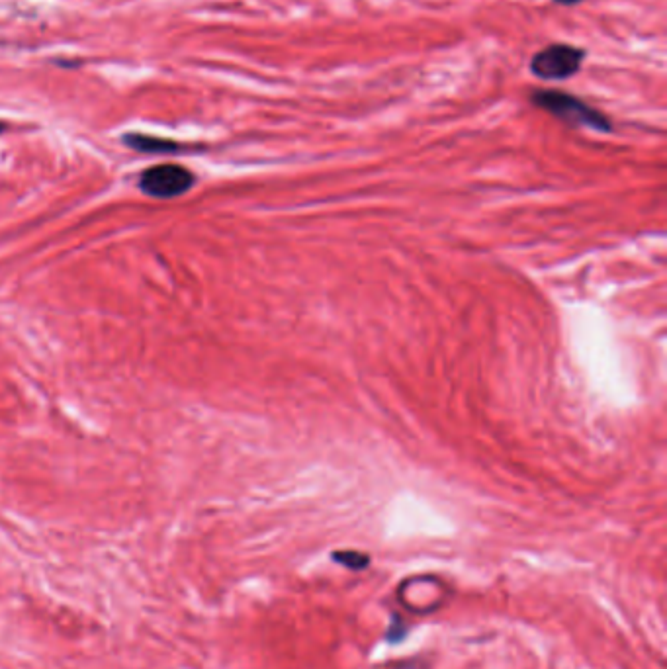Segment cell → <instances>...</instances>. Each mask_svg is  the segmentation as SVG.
<instances>
[{"mask_svg": "<svg viewBox=\"0 0 667 669\" xmlns=\"http://www.w3.org/2000/svg\"><path fill=\"white\" fill-rule=\"evenodd\" d=\"M533 102L550 112L552 116H556L558 120L570 124V126H583V128H591L595 132H611V120L595 110L593 106L585 104L583 100H579L576 96L562 92V90H534Z\"/></svg>", "mask_w": 667, "mask_h": 669, "instance_id": "cell-1", "label": "cell"}, {"mask_svg": "<svg viewBox=\"0 0 667 669\" xmlns=\"http://www.w3.org/2000/svg\"><path fill=\"white\" fill-rule=\"evenodd\" d=\"M585 51L568 44H552L540 49L531 61V71L544 81H564L578 73Z\"/></svg>", "mask_w": 667, "mask_h": 669, "instance_id": "cell-2", "label": "cell"}, {"mask_svg": "<svg viewBox=\"0 0 667 669\" xmlns=\"http://www.w3.org/2000/svg\"><path fill=\"white\" fill-rule=\"evenodd\" d=\"M4 130H6V126H4V124H0V134H2Z\"/></svg>", "mask_w": 667, "mask_h": 669, "instance_id": "cell-7", "label": "cell"}, {"mask_svg": "<svg viewBox=\"0 0 667 669\" xmlns=\"http://www.w3.org/2000/svg\"><path fill=\"white\" fill-rule=\"evenodd\" d=\"M194 180V175L186 167L165 163L147 169L139 179V188L151 198L169 200L188 192L194 186Z\"/></svg>", "mask_w": 667, "mask_h": 669, "instance_id": "cell-3", "label": "cell"}, {"mask_svg": "<svg viewBox=\"0 0 667 669\" xmlns=\"http://www.w3.org/2000/svg\"><path fill=\"white\" fill-rule=\"evenodd\" d=\"M556 2H560V4H566V6H570V4H578V2H581V0H556Z\"/></svg>", "mask_w": 667, "mask_h": 669, "instance_id": "cell-6", "label": "cell"}, {"mask_svg": "<svg viewBox=\"0 0 667 669\" xmlns=\"http://www.w3.org/2000/svg\"><path fill=\"white\" fill-rule=\"evenodd\" d=\"M124 143L135 151H143V153H178V151L184 149V145H180L177 141H171V139H165V137H155V135H124Z\"/></svg>", "mask_w": 667, "mask_h": 669, "instance_id": "cell-4", "label": "cell"}, {"mask_svg": "<svg viewBox=\"0 0 667 669\" xmlns=\"http://www.w3.org/2000/svg\"><path fill=\"white\" fill-rule=\"evenodd\" d=\"M333 558H335L339 564H343V566H347V568H351V570H362V568H366L368 562H370V558H368L366 554L355 552V550L335 552Z\"/></svg>", "mask_w": 667, "mask_h": 669, "instance_id": "cell-5", "label": "cell"}]
</instances>
